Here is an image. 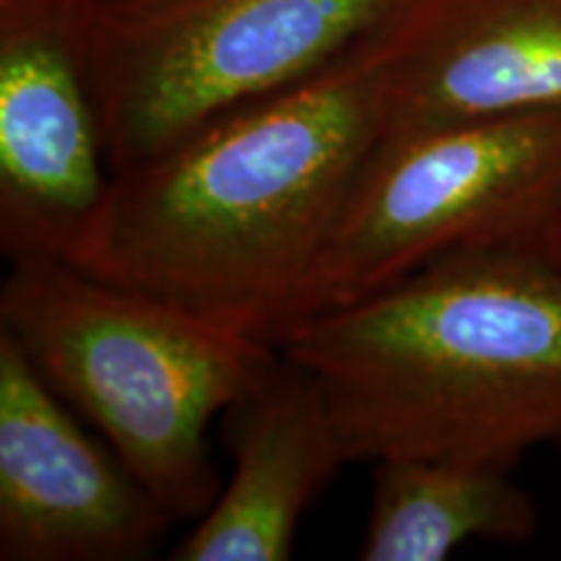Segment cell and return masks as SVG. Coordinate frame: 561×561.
<instances>
[{
    "label": "cell",
    "mask_w": 561,
    "mask_h": 561,
    "mask_svg": "<svg viewBox=\"0 0 561 561\" xmlns=\"http://www.w3.org/2000/svg\"><path fill=\"white\" fill-rule=\"evenodd\" d=\"M385 133L362 42L110 178L68 261L278 343L351 182Z\"/></svg>",
    "instance_id": "obj_1"
},
{
    "label": "cell",
    "mask_w": 561,
    "mask_h": 561,
    "mask_svg": "<svg viewBox=\"0 0 561 561\" xmlns=\"http://www.w3.org/2000/svg\"><path fill=\"white\" fill-rule=\"evenodd\" d=\"M276 346L325 390L348 462L512 471L561 447V268L541 244L439 257Z\"/></svg>",
    "instance_id": "obj_2"
},
{
    "label": "cell",
    "mask_w": 561,
    "mask_h": 561,
    "mask_svg": "<svg viewBox=\"0 0 561 561\" xmlns=\"http://www.w3.org/2000/svg\"><path fill=\"white\" fill-rule=\"evenodd\" d=\"M9 333L178 520L221 491L208 426L276 362V343L216 325L62 257L13 261L0 291Z\"/></svg>",
    "instance_id": "obj_3"
},
{
    "label": "cell",
    "mask_w": 561,
    "mask_h": 561,
    "mask_svg": "<svg viewBox=\"0 0 561 561\" xmlns=\"http://www.w3.org/2000/svg\"><path fill=\"white\" fill-rule=\"evenodd\" d=\"M398 0H81L110 172L305 81Z\"/></svg>",
    "instance_id": "obj_4"
},
{
    "label": "cell",
    "mask_w": 561,
    "mask_h": 561,
    "mask_svg": "<svg viewBox=\"0 0 561 561\" xmlns=\"http://www.w3.org/2000/svg\"><path fill=\"white\" fill-rule=\"evenodd\" d=\"M559 198L561 112L382 133L351 182L291 325L455 252L538 244Z\"/></svg>",
    "instance_id": "obj_5"
},
{
    "label": "cell",
    "mask_w": 561,
    "mask_h": 561,
    "mask_svg": "<svg viewBox=\"0 0 561 561\" xmlns=\"http://www.w3.org/2000/svg\"><path fill=\"white\" fill-rule=\"evenodd\" d=\"M81 0H0V248L62 257L110 185Z\"/></svg>",
    "instance_id": "obj_6"
},
{
    "label": "cell",
    "mask_w": 561,
    "mask_h": 561,
    "mask_svg": "<svg viewBox=\"0 0 561 561\" xmlns=\"http://www.w3.org/2000/svg\"><path fill=\"white\" fill-rule=\"evenodd\" d=\"M172 523L0 331V559L136 561Z\"/></svg>",
    "instance_id": "obj_7"
},
{
    "label": "cell",
    "mask_w": 561,
    "mask_h": 561,
    "mask_svg": "<svg viewBox=\"0 0 561 561\" xmlns=\"http://www.w3.org/2000/svg\"><path fill=\"white\" fill-rule=\"evenodd\" d=\"M362 47L385 133L561 112V0H398Z\"/></svg>",
    "instance_id": "obj_8"
},
{
    "label": "cell",
    "mask_w": 561,
    "mask_h": 561,
    "mask_svg": "<svg viewBox=\"0 0 561 561\" xmlns=\"http://www.w3.org/2000/svg\"><path fill=\"white\" fill-rule=\"evenodd\" d=\"M224 426L231 473L172 559L286 561L305 512L348 466L325 390L278 351Z\"/></svg>",
    "instance_id": "obj_9"
},
{
    "label": "cell",
    "mask_w": 561,
    "mask_h": 561,
    "mask_svg": "<svg viewBox=\"0 0 561 561\" xmlns=\"http://www.w3.org/2000/svg\"><path fill=\"white\" fill-rule=\"evenodd\" d=\"M510 473L453 460H377L359 559L439 561L471 541H528L538 507Z\"/></svg>",
    "instance_id": "obj_10"
},
{
    "label": "cell",
    "mask_w": 561,
    "mask_h": 561,
    "mask_svg": "<svg viewBox=\"0 0 561 561\" xmlns=\"http://www.w3.org/2000/svg\"><path fill=\"white\" fill-rule=\"evenodd\" d=\"M538 244H541V250L546 252V255H549L551 261L561 268V198L557 201V206H553Z\"/></svg>",
    "instance_id": "obj_11"
}]
</instances>
